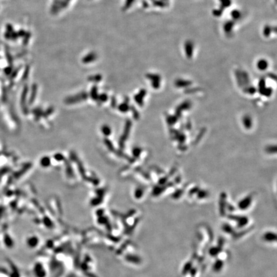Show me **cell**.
Here are the masks:
<instances>
[{"instance_id":"1","label":"cell","mask_w":277,"mask_h":277,"mask_svg":"<svg viewBox=\"0 0 277 277\" xmlns=\"http://www.w3.org/2000/svg\"><path fill=\"white\" fill-rule=\"evenodd\" d=\"M88 95L86 93H80L78 95H75L71 97H69L65 100V103L66 104H74L78 102L84 101L87 99Z\"/></svg>"},{"instance_id":"2","label":"cell","mask_w":277,"mask_h":277,"mask_svg":"<svg viewBox=\"0 0 277 277\" xmlns=\"http://www.w3.org/2000/svg\"><path fill=\"white\" fill-rule=\"evenodd\" d=\"M130 127H131V122H130V121H126V125H125L124 132H123V135H122V136L121 137V138L119 139V146H120L121 148H124L125 143L126 140V139H127L128 136L129 135V132H130Z\"/></svg>"},{"instance_id":"3","label":"cell","mask_w":277,"mask_h":277,"mask_svg":"<svg viewBox=\"0 0 277 277\" xmlns=\"http://www.w3.org/2000/svg\"><path fill=\"white\" fill-rule=\"evenodd\" d=\"M263 240L267 242H273L276 241V235L273 232H266L262 236Z\"/></svg>"},{"instance_id":"4","label":"cell","mask_w":277,"mask_h":277,"mask_svg":"<svg viewBox=\"0 0 277 277\" xmlns=\"http://www.w3.org/2000/svg\"><path fill=\"white\" fill-rule=\"evenodd\" d=\"M224 266V263L222 259H218L216 261H215L214 264L212 266V269L215 273H219L222 270Z\"/></svg>"},{"instance_id":"5","label":"cell","mask_w":277,"mask_h":277,"mask_svg":"<svg viewBox=\"0 0 277 277\" xmlns=\"http://www.w3.org/2000/svg\"><path fill=\"white\" fill-rule=\"evenodd\" d=\"M237 228H241L248 224V219L246 218H240L237 219Z\"/></svg>"},{"instance_id":"6","label":"cell","mask_w":277,"mask_h":277,"mask_svg":"<svg viewBox=\"0 0 277 277\" xmlns=\"http://www.w3.org/2000/svg\"><path fill=\"white\" fill-rule=\"evenodd\" d=\"M222 229L223 232H224L227 234H233L234 233L233 228L228 223H224V224H223Z\"/></svg>"},{"instance_id":"7","label":"cell","mask_w":277,"mask_h":277,"mask_svg":"<svg viewBox=\"0 0 277 277\" xmlns=\"http://www.w3.org/2000/svg\"><path fill=\"white\" fill-rule=\"evenodd\" d=\"M40 164H41V165L44 167H48L50 166V164H51L50 158L48 157H44L41 159Z\"/></svg>"},{"instance_id":"8","label":"cell","mask_w":277,"mask_h":277,"mask_svg":"<svg viewBox=\"0 0 277 277\" xmlns=\"http://www.w3.org/2000/svg\"><path fill=\"white\" fill-rule=\"evenodd\" d=\"M101 131L106 137H108L111 134V129L108 125H103L101 127Z\"/></svg>"},{"instance_id":"9","label":"cell","mask_w":277,"mask_h":277,"mask_svg":"<svg viewBox=\"0 0 277 277\" xmlns=\"http://www.w3.org/2000/svg\"><path fill=\"white\" fill-rule=\"evenodd\" d=\"M104 143L106 145V146L107 147V148L109 149L110 151H111V152L114 151V147L113 146V144H112V142L110 141V140L109 139L105 138L104 139Z\"/></svg>"},{"instance_id":"10","label":"cell","mask_w":277,"mask_h":277,"mask_svg":"<svg viewBox=\"0 0 277 277\" xmlns=\"http://www.w3.org/2000/svg\"><path fill=\"white\" fill-rule=\"evenodd\" d=\"M37 86H34V87H33V89H32V95L30 96V104H32L33 102L35 100V98L36 97V95H37Z\"/></svg>"},{"instance_id":"11","label":"cell","mask_w":277,"mask_h":277,"mask_svg":"<svg viewBox=\"0 0 277 277\" xmlns=\"http://www.w3.org/2000/svg\"><path fill=\"white\" fill-rule=\"evenodd\" d=\"M91 96L92 99L94 100H97L98 99V91L96 88V87H94V88L92 89L91 92Z\"/></svg>"},{"instance_id":"12","label":"cell","mask_w":277,"mask_h":277,"mask_svg":"<svg viewBox=\"0 0 277 277\" xmlns=\"http://www.w3.org/2000/svg\"><path fill=\"white\" fill-rule=\"evenodd\" d=\"M118 109L121 112H126L129 109V107L128 106L127 104H126V103H122V104H121L119 106Z\"/></svg>"},{"instance_id":"13","label":"cell","mask_w":277,"mask_h":277,"mask_svg":"<svg viewBox=\"0 0 277 277\" xmlns=\"http://www.w3.org/2000/svg\"><path fill=\"white\" fill-rule=\"evenodd\" d=\"M34 114L35 115V119L37 120H38L39 119V117L43 114V112H42V110L40 109H36L34 110Z\"/></svg>"},{"instance_id":"14","label":"cell","mask_w":277,"mask_h":277,"mask_svg":"<svg viewBox=\"0 0 277 277\" xmlns=\"http://www.w3.org/2000/svg\"><path fill=\"white\" fill-rule=\"evenodd\" d=\"M66 172H67V174H68V176L73 177L74 176L72 168H71V166H70L69 164H68V166L66 167Z\"/></svg>"},{"instance_id":"15","label":"cell","mask_w":277,"mask_h":277,"mask_svg":"<svg viewBox=\"0 0 277 277\" xmlns=\"http://www.w3.org/2000/svg\"><path fill=\"white\" fill-rule=\"evenodd\" d=\"M54 158L55 159L56 161H59V162L64 161V159H65L63 155L60 154V153H57V154H55V155H54Z\"/></svg>"},{"instance_id":"16","label":"cell","mask_w":277,"mask_h":277,"mask_svg":"<svg viewBox=\"0 0 277 277\" xmlns=\"http://www.w3.org/2000/svg\"><path fill=\"white\" fill-rule=\"evenodd\" d=\"M53 110H54V109H53V107H50L48 110H47L45 112H44L43 115L44 117H48V116H50V114H51L53 113Z\"/></svg>"},{"instance_id":"17","label":"cell","mask_w":277,"mask_h":277,"mask_svg":"<svg viewBox=\"0 0 277 277\" xmlns=\"http://www.w3.org/2000/svg\"><path fill=\"white\" fill-rule=\"evenodd\" d=\"M98 100H100V101L101 102H105L108 100V96L105 94H102V95L98 96Z\"/></svg>"},{"instance_id":"18","label":"cell","mask_w":277,"mask_h":277,"mask_svg":"<svg viewBox=\"0 0 277 277\" xmlns=\"http://www.w3.org/2000/svg\"><path fill=\"white\" fill-rule=\"evenodd\" d=\"M116 101L115 98H114V97H113V98H112V101H111V105H112V107H115V106H116Z\"/></svg>"},{"instance_id":"19","label":"cell","mask_w":277,"mask_h":277,"mask_svg":"<svg viewBox=\"0 0 277 277\" xmlns=\"http://www.w3.org/2000/svg\"><path fill=\"white\" fill-rule=\"evenodd\" d=\"M139 152H139V150L138 149H135L133 151V153H134V155H135V156H137V155H139Z\"/></svg>"}]
</instances>
